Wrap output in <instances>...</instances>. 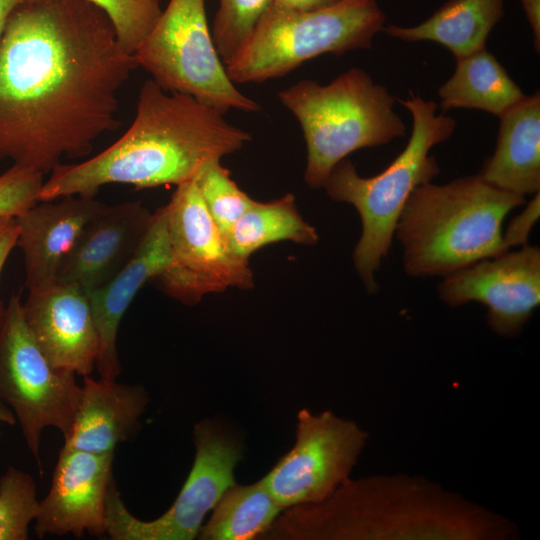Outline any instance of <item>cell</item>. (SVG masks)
Masks as SVG:
<instances>
[{
	"label": "cell",
	"mask_w": 540,
	"mask_h": 540,
	"mask_svg": "<svg viewBox=\"0 0 540 540\" xmlns=\"http://www.w3.org/2000/svg\"><path fill=\"white\" fill-rule=\"evenodd\" d=\"M138 68L89 0H33L0 39V158L51 172L119 126L118 93Z\"/></svg>",
	"instance_id": "cell-1"
},
{
	"label": "cell",
	"mask_w": 540,
	"mask_h": 540,
	"mask_svg": "<svg viewBox=\"0 0 540 540\" xmlns=\"http://www.w3.org/2000/svg\"><path fill=\"white\" fill-rule=\"evenodd\" d=\"M223 115L148 79L139 91L136 114L126 132L91 158L58 164L44 180L38 202L69 195L95 196L108 184L144 189L193 180L206 162L232 154L251 140L248 132Z\"/></svg>",
	"instance_id": "cell-2"
},
{
	"label": "cell",
	"mask_w": 540,
	"mask_h": 540,
	"mask_svg": "<svg viewBox=\"0 0 540 540\" xmlns=\"http://www.w3.org/2000/svg\"><path fill=\"white\" fill-rule=\"evenodd\" d=\"M507 520L406 475L347 479L328 498L286 508L261 539H505Z\"/></svg>",
	"instance_id": "cell-3"
},
{
	"label": "cell",
	"mask_w": 540,
	"mask_h": 540,
	"mask_svg": "<svg viewBox=\"0 0 540 540\" xmlns=\"http://www.w3.org/2000/svg\"><path fill=\"white\" fill-rule=\"evenodd\" d=\"M526 202L479 175L415 188L397 220L403 268L414 278L445 277L482 259L503 254V222Z\"/></svg>",
	"instance_id": "cell-4"
},
{
	"label": "cell",
	"mask_w": 540,
	"mask_h": 540,
	"mask_svg": "<svg viewBox=\"0 0 540 540\" xmlns=\"http://www.w3.org/2000/svg\"><path fill=\"white\" fill-rule=\"evenodd\" d=\"M413 119L411 136L403 151L379 174L362 177L354 164L343 159L331 171L323 188L338 202L353 205L359 213L362 232L353 251V264L367 292L378 291L376 273L389 253L397 220L418 186L432 182L440 167L431 148L448 140L456 120L437 114L435 101L410 93L398 100Z\"/></svg>",
	"instance_id": "cell-5"
},
{
	"label": "cell",
	"mask_w": 540,
	"mask_h": 540,
	"mask_svg": "<svg viewBox=\"0 0 540 540\" xmlns=\"http://www.w3.org/2000/svg\"><path fill=\"white\" fill-rule=\"evenodd\" d=\"M297 118L307 146L304 179L323 188L333 168L349 154L405 136L394 110L396 98L361 68H351L320 85L301 80L277 93Z\"/></svg>",
	"instance_id": "cell-6"
},
{
	"label": "cell",
	"mask_w": 540,
	"mask_h": 540,
	"mask_svg": "<svg viewBox=\"0 0 540 540\" xmlns=\"http://www.w3.org/2000/svg\"><path fill=\"white\" fill-rule=\"evenodd\" d=\"M385 20L376 0H346L316 11L270 7L225 67L234 83L279 78L323 54L370 48Z\"/></svg>",
	"instance_id": "cell-7"
},
{
	"label": "cell",
	"mask_w": 540,
	"mask_h": 540,
	"mask_svg": "<svg viewBox=\"0 0 540 540\" xmlns=\"http://www.w3.org/2000/svg\"><path fill=\"white\" fill-rule=\"evenodd\" d=\"M133 56L165 91L191 96L223 114L261 109L230 79L213 41L205 0H169Z\"/></svg>",
	"instance_id": "cell-8"
},
{
	"label": "cell",
	"mask_w": 540,
	"mask_h": 540,
	"mask_svg": "<svg viewBox=\"0 0 540 540\" xmlns=\"http://www.w3.org/2000/svg\"><path fill=\"white\" fill-rule=\"evenodd\" d=\"M75 376L50 364L28 328L20 297L12 296L0 327V401L12 409L40 474L43 430L54 427L64 437L73 423L81 396Z\"/></svg>",
	"instance_id": "cell-9"
},
{
	"label": "cell",
	"mask_w": 540,
	"mask_h": 540,
	"mask_svg": "<svg viewBox=\"0 0 540 540\" xmlns=\"http://www.w3.org/2000/svg\"><path fill=\"white\" fill-rule=\"evenodd\" d=\"M165 208L170 260L153 281L162 292L194 305L209 293L254 286L248 260L230 251L194 180L177 185Z\"/></svg>",
	"instance_id": "cell-10"
},
{
	"label": "cell",
	"mask_w": 540,
	"mask_h": 540,
	"mask_svg": "<svg viewBox=\"0 0 540 540\" xmlns=\"http://www.w3.org/2000/svg\"><path fill=\"white\" fill-rule=\"evenodd\" d=\"M194 445L195 458L184 485L171 507L154 520L133 516L112 481L106 507V534L110 539L192 540L198 536L206 514L235 483L234 469L242 449L222 425L212 420L195 425Z\"/></svg>",
	"instance_id": "cell-11"
},
{
	"label": "cell",
	"mask_w": 540,
	"mask_h": 540,
	"mask_svg": "<svg viewBox=\"0 0 540 540\" xmlns=\"http://www.w3.org/2000/svg\"><path fill=\"white\" fill-rule=\"evenodd\" d=\"M367 438L356 423L331 411L301 409L294 446L262 480L284 509L321 502L349 479Z\"/></svg>",
	"instance_id": "cell-12"
},
{
	"label": "cell",
	"mask_w": 540,
	"mask_h": 540,
	"mask_svg": "<svg viewBox=\"0 0 540 540\" xmlns=\"http://www.w3.org/2000/svg\"><path fill=\"white\" fill-rule=\"evenodd\" d=\"M438 296L447 305L487 307V324L498 335H519L540 304V249L526 244L482 259L443 277Z\"/></svg>",
	"instance_id": "cell-13"
},
{
	"label": "cell",
	"mask_w": 540,
	"mask_h": 540,
	"mask_svg": "<svg viewBox=\"0 0 540 540\" xmlns=\"http://www.w3.org/2000/svg\"><path fill=\"white\" fill-rule=\"evenodd\" d=\"M114 453L95 454L64 449L59 452L51 486L34 519L38 538L85 532L102 538L106 534V507L114 480Z\"/></svg>",
	"instance_id": "cell-14"
},
{
	"label": "cell",
	"mask_w": 540,
	"mask_h": 540,
	"mask_svg": "<svg viewBox=\"0 0 540 540\" xmlns=\"http://www.w3.org/2000/svg\"><path fill=\"white\" fill-rule=\"evenodd\" d=\"M28 292L22 302L24 318L47 360L56 369L90 375L100 344L88 294L58 281Z\"/></svg>",
	"instance_id": "cell-15"
},
{
	"label": "cell",
	"mask_w": 540,
	"mask_h": 540,
	"mask_svg": "<svg viewBox=\"0 0 540 540\" xmlns=\"http://www.w3.org/2000/svg\"><path fill=\"white\" fill-rule=\"evenodd\" d=\"M107 206L95 196L69 195L37 202L15 217L16 246L23 254L28 291L57 282L60 268L83 230Z\"/></svg>",
	"instance_id": "cell-16"
},
{
	"label": "cell",
	"mask_w": 540,
	"mask_h": 540,
	"mask_svg": "<svg viewBox=\"0 0 540 540\" xmlns=\"http://www.w3.org/2000/svg\"><path fill=\"white\" fill-rule=\"evenodd\" d=\"M170 242L165 205L153 213L141 244L124 267L101 287L88 293L99 336L96 368L102 379L116 380L121 372L117 350L120 322L142 287L168 266Z\"/></svg>",
	"instance_id": "cell-17"
},
{
	"label": "cell",
	"mask_w": 540,
	"mask_h": 540,
	"mask_svg": "<svg viewBox=\"0 0 540 540\" xmlns=\"http://www.w3.org/2000/svg\"><path fill=\"white\" fill-rule=\"evenodd\" d=\"M153 214L139 201L109 205L83 230L60 268L57 281L87 294L108 282L131 259Z\"/></svg>",
	"instance_id": "cell-18"
},
{
	"label": "cell",
	"mask_w": 540,
	"mask_h": 540,
	"mask_svg": "<svg viewBox=\"0 0 540 540\" xmlns=\"http://www.w3.org/2000/svg\"><path fill=\"white\" fill-rule=\"evenodd\" d=\"M81 396L73 423L63 437L64 449L95 454L114 453L140 429L139 419L149 403L141 385L83 377Z\"/></svg>",
	"instance_id": "cell-19"
},
{
	"label": "cell",
	"mask_w": 540,
	"mask_h": 540,
	"mask_svg": "<svg viewBox=\"0 0 540 540\" xmlns=\"http://www.w3.org/2000/svg\"><path fill=\"white\" fill-rule=\"evenodd\" d=\"M496 147L477 174L523 197L540 192V93L525 96L500 117Z\"/></svg>",
	"instance_id": "cell-20"
},
{
	"label": "cell",
	"mask_w": 540,
	"mask_h": 540,
	"mask_svg": "<svg viewBox=\"0 0 540 540\" xmlns=\"http://www.w3.org/2000/svg\"><path fill=\"white\" fill-rule=\"evenodd\" d=\"M505 0H448L429 18L410 27L387 25V35L407 42L434 41L456 59L485 48L491 30L504 16Z\"/></svg>",
	"instance_id": "cell-21"
},
{
	"label": "cell",
	"mask_w": 540,
	"mask_h": 540,
	"mask_svg": "<svg viewBox=\"0 0 540 540\" xmlns=\"http://www.w3.org/2000/svg\"><path fill=\"white\" fill-rule=\"evenodd\" d=\"M443 112L477 109L500 117L526 95L486 47L456 59L452 76L438 89Z\"/></svg>",
	"instance_id": "cell-22"
},
{
	"label": "cell",
	"mask_w": 540,
	"mask_h": 540,
	"mask_svg": "<svg viewBox=\"0 0 540 540\" xmlns=\"http://www.w3.org/2000/svg\"><path fill=\"white\" fill-rule=\"evenodd\" d=\"M288 240L307 246L319 240L316 229L302 218L290 193L268 202L254 200L226 236L230 251L246 260L261 247Z\"/></svg>",
	"instance_id": "cell-23"
},
{
	"label": "cell",
	"mask_w": 540,
	"mask_h": 540,
	"mask_svg": "<svg viewBox=\"0 0 540 540\" xmlns=\"http://www.w3.org/2000/svg\"><path fill=\"white\" fill-rule=\"evenodd\" d=\"M283 510L262 479L248 485L234 483L224 491L197 537L200 540L260 539Z\"/></svg>",
	"instance_id": "cell-24"
},
{
	"label": "cell",
	"mask_w": 540,
	"mask_h": 540,
	"mask_svg": "<svg viewBox=\"0 0 540 540\" xmlns=\"http://www.w3.org/2000/svg\"><path fill=\"white\" fill-rule=\"evenodd\" d=\"M221 159L206 162L193 179L211 217L226 236L254 201L231 179Z\"/></svg>",
	"instance_id": "cell-25"
},
{
	"label": "cell",
	"mask_w": 540,
	"mask_h": 540,
	"mask_svg": "<svg viewBox=\"0 0 540 540\" xmlns=\"http://www.w3.org/2000/svg\"><path fill=\"white\" fill-rule=\"evenodd\" d=\"M38 508L32 476L9 466L0 477V540H27Z\"/></svg>",
	"instance_id": "cell-26"
},
{
	"label": "cell",
	"mask_w": 540,
	"mask_h": 540,
	"mask_svg": "<svg viewBox=\"0 0 540 540\" xmlns=\"http://www.w3.org/2000/svg\"><path fill=\"white\" fill-rule=\"evenodd\" d=\"M211 34L226 66L248 40L273 0H218Z\"/></svg>",
	"instance_id": "cell-27"
},
{
	"label": "cell",
	"mask_w": 540,
	"mask_h": 540,
	"mask_svg": "<svg viewBox=\"0 0 540 540\" xmlns=\"http://www.w3.org/2000/svg\"><path fill=\"white\" fill-rule=\"evenodd\" d=\"M89 1L108 17L119 43L132 55L162 13L160 0Z\"/></svg>",
	"instance_id": "cell-28"
},
{
	"label": "cell",
	"mask_w": 540,
	"mask_h": 540,
	"mask_svg": "<svg viewBox=\"0 0 540 540\" xmlns=\"http://www.w3.org/2000/svg\"><path fill=\"white\" fill-rule=\"evenodd\" d=\"M44 174L12 165L0 174V216L17 217L38 202Z\"/></svg>",
	"instance_id": "cell-29"
},
{
	"label": "cell",
	"mask_w": 540,
	"mask_h": 540,
	"mask_svg": "<svg viewBox=\"0 0 540 540\" xmlns=\"http://www.w3.org/2000/svg\"><path fill=\"white\" fill-rule=\"evenodd\" d=\"M540 192L528 202L520 214L515 216L503 230V241L508 250L516 246L528 244V237L531 229L536 224L540 216Z\"/></svg>",
	"instance_id": "cell-30"
},
{
	"label": "cell",
	"mask_w": 540,
	"mask_h": 540,
	"mask_svg": "<svg viewBox=\"0 0 540 540\" xmlns=\"http://www.w3.org/2000/svg\"><path fill=\"white\" fill-rule=\"evenodd\" d=\"M18 226L16 218L12 216H0V276L6 261L16 247ZM6 306L0 301V327L5 316Z\"/></svg>",
	"instance_id": "cell-31"
},
{
	"label": "cell",
	"mask_w": 540,
	"mask_h": 540,
	"mask_svg": "<svg viewBox=\"0 0 540 540\" xmlns=\"http://www.w3.org/2000/svg\"><path fill=\"white\" fill-rule=\"evenodd\" d=\"M346 0H273L271 8L290 11H316L338 5Z\"/></svg>",
	"instance_id": "cell-32"
},
{
	"label": "cell",
	"mask_w": 540,
	"mask_h": 540,
	"mask_svg": "<svg viewBox=\"0 0 540 540\" xmlns=\"http://www.w3.org/2000/svg\"><path fill=\"white\" fill-rule=\"evenodd\" d=\"M529 22L536 52L540 51V0H519Z\"/></svg>",
	"instance_id": "cell-33"
},
{
	"label": "cell",
	"mask_w": 540,
	"mask_h": 540,
	"mask_svg": "<svg viewBox=\"0 0 540 540\" xmlns=\"http://www.w3.org/2000/svg\"><path fill=\"white\" fill-rule=\"evenodd\" d=\"M30 1L33 0H0V39L13 12Z\"/></svg>",
	"instance_id": "cell-34"
},
{
	"label": "cell",
	"mask_w": 540,
	"mask_h": 540,
	"mask_svg": "<svg viewBox=\"0 0 540 540\" xmlns=\"http://www.w3.org/2000/svg\"><path fill=\"white\" fill-rule=\"evenodd\" d=\"M0 423L7 425L16 424V418L14 413L7 407L6 404L0 401Z\"/></svg>",
	"instance_id": "cell-35"
}]
</instances>
